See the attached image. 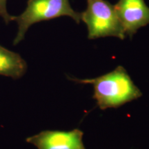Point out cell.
<instances>
[{
  "label": "cell",
  "instance_id": "obj_1",
  "mask_svg": "<svg viewBox=\"0 0 149 149\" xmlns=\"http://www.w3.org/2000/svg\"><path fill=\"white\" fill-rule=\"evenodd\" d=\"M69 79L82 84L92 85L94 90L93 97L102 110L120 107L142 95L141 91L122 66L95 78Z\"/></svg>",
  "mask_w": 149,
  "mask_h": 149
},
{
  "label": "cell",
  "instance_id": "obj_2",
  "mask_svg": "<svg viewBox=\"0 0 149 149\" xmlns=\"http://www.w3.org/2000/svg\"><path fill=\"white\" fill-rule=\"evenodd\" d=\"M61 17H69L77 24L81 22V13L73 10L69 0H28L24 12L14 16L13 21L17 24L18 31L13 44L17 45L24 40L28 30L33 24Z\"/></svg>",
  "mask_w": 149,
  "mask_h": 149
},
{
  "label": "cell",
  "instance_id": "obj_3",
  "mask_svg": "<svg viewBox=\"0 0 149 149\" xmlns=\"http://www.w3.org/2000/svg\"><path fill=\"white\" fill-rule=\"evenodd\" d=\"M81 21L86 25L89 40L115 37L123 40L126 37L114 5L107 0H87V8L81 13Z\"/></svg>",
  "mask_w": 149,
  "mask_h": 149
},
{
  "label": "cell",
  "instance_id": "obj_4",
  "mask_svg": "<svg viewBox=\"0 0 149 149\" xmlns=\"http://www.w3.org/2000/svg\"><path fill=\"white\" fill-rule=\"evenodd\" d=\"M81 130H43L26 139L28 143L37 149H86L83 143Z\"/></svg>",
  "mask_w": 149,
  "mask_h": 149
},
{
  "label": "cell",
  "instance_id": "obj_5",
  "mask_svg": "<svg viewBox=\"0 0 149 149\" xmlns=\"http://www.w3.org/2000/svg\"><path fill=\"white\" fill-rule=\"evenodd\" d=\"M114 7L124 33L130 39L149 24V7L144 0H119Z\"/></svg>",
  "mask_w": 149,
  "mask_h": 149
},
{
  "label": "cell",
  "instance_id": "obj_6",
  "mask_svg": "<svg viewBox=\"0 0 149 149\" xmlns=\"http://www.w3.org/2000/svg\"><path fill=\"white\" fill-rule=\"evenodd\" d=\"M26 70V62L19 54L0 45V75L16 79L22 77Z\"/></svg>",
  "mask_w": 149,
  "mask_h": 149
},
{
  "label": "cell",
  "instance_id": "obj_7",
  "mask_svg": "<svg viewBox=\"0 0 149 149\" xmlns=\"http://www.w3.org/2000/svg\"><path fill=\"white\" fill-rule=\"evenodd\" d=\"M7 0H0V17L4 20L6 24L13 21L14 16L10 15L8 13L6 8Z\"/></svg>",
  "mask_w": 149,
  "mask_h": 149
}]
</instances>
